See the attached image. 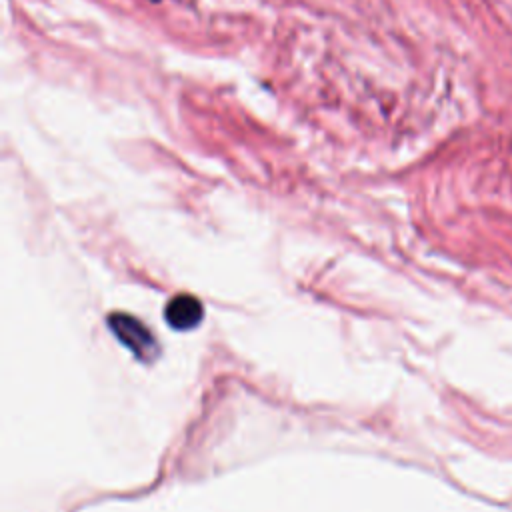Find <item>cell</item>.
<instances>
[{
  "label": "cell",
  "mask_w": 512,
  "mask_h": 512,
  "mask_svg": "<svg viewBox=\"0 0 512 512\" xmlns=\"http://www.w3.org/2000/svg\"><path fill=\"white\" fill-rule=\"evenodd\" d=\"M108 322H110V330L118 336V340L124 346H128L138 358L152 360L156 356L158 352L156 340L140 320L126 314H112Z\"/></svg>",
  "instance_id": "6da1fadb"
},
{
  "label": "cell",
  "mask_w": 512,
  "mask_h": 512,
  "mask_svg": "<svg viewBox=\"0 0 512 512\" xmlns=\"http://www.w3.org/2000/svg\"><path fill=\"white\" fill-rule=\"evenodd\" d=\"M154 2H156V0H154Z\"/></svg>",
  "instance_id": "3957f363"
},
{
  "label": "cell",
  "mask_w": 512,
  "mask_h": 512,
  "mask_svg": "<svg viewBox=\"0 0 512 512\" xmlns=\"http://www.w3.org/2000/svg\"><path fill=\"white\" fill-rule=\"evenodd\" d=\"M202 316V304L192 294H178L166 306V322L174 330H190L200 324Z\"/></svg>",
  "instance_id": "7a4b0ae2"
}]
</instances>
